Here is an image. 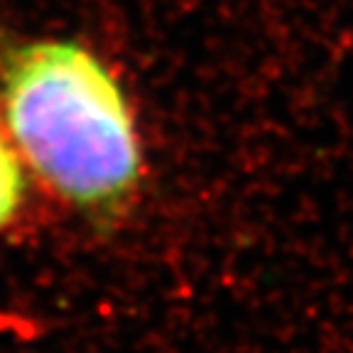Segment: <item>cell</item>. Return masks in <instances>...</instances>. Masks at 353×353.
I'll return each mask as SVG.
<instances>
[{
    "label": "cell",
    "instance_id": "1",
    "mask_svg": "<svg viewBox=\"0 0 353 353\" xmlns=\"http://www.w3.org/2000/svg\"><path fill=\"white\" fill-rule=\"evenodd\" d=\"M0 105L20 160L69 206L108 219L132 199L138 130L118 81L88 50L59 39L8 50Z\"/></svg>",
    "mask_w": 353,
    "mask_h": 353
},
{
    "label": "cell",
    "instance_id": "2",
    "mask_svg": "<svg viewBox=\"0 0 353 353\" xmlns=\"http://www.w3.org/2000/svg\"><path fill=\"white\" fill-rule=\"evenodd\" d=\"M25 199V172L15 145L0 130V231L15 219Z\"/></svg>",
    "mask_w": 353,
    "mask_h": 353
}]
</instances>
